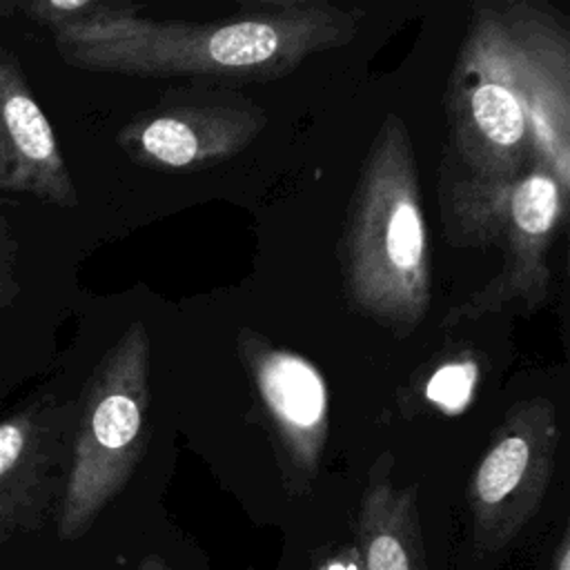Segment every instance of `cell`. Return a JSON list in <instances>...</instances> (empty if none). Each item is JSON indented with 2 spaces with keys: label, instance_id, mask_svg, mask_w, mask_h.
<instances>
[{
  "label": "cell",
  "instance_id": "obj_2",
  "mask_svg": "<svg viewBox=\"0 0 570 570\" xmlns=\"http://www.w3.org/2000/svg\"><path fill=\"white\" fill-rule=\"evenodd\" d=\"M448 142L439 169V207L456 247L497 243L517 180L534 167L525 98L517 82L497 2L470 9L445 85Z\"/></svg>",
  "mask_w": 570,
  "mask_h": 570
},
{
  "label": "cell",
  "instance_id": "obj_12",
  "mask_svg": "<svg viewBox=\"0 0 570 570\" xmlns=\"http://www.w3.org/2000/svg\"><path fill=\"white\" fill-rule=\"evenodd\" d=\"M416 485L394 483V454L381 452L365 479L356 514L363 570H428Z\"/></svg>",
  "mask_w": 570,
  "mask_h": 570
},
{
  "label": "cell",
  "instance_id": "obj_6",
  "mask_svg": "<svg viewBox=\"0 0 570 570\" xmlns=\"http://www.w3.org/2000/svg\"><path fill=\"white\" fill-rule=\"evenodd\" d=\"M559 439L557 407L550 399L528 396L508 407L468 485L476 550H505L539 512L554 472Z\"/></svg>",
  "mask_w": 570,
  "mask_h": 570
},
{
  "label": "cell",
  "instance_id": "obj_5",
  "mask_svg": "<svg viewBox=\"0 0 570 570\" xmlns=\"http://www.w3.org/2000/svg\"><path fill=\"white\" fill-rule=\"evenodd\" d=\"M267 122L265 107L247 94L196 82L165 89L120 127L116 142L140 167L189 174L232 160Z\"/></svg>",
  "mask_w": 570,
  "mask_h": 570
},
{
  "label": "cell",
  "instance_id": "obj_8",
  "mask_svg": "<svg viewBox=\"0 0 570 570\" xmlns=\"http://www.w3.org/2000/svg\"><path fill=\"white\" fill-rule=\"evenodd\" d=\"M497 13L525 98L534 165L570 194V22L532 0H497Z\"/></svg>",
  "mask_w": 570,
  "mask_h": 570
},
{
  "label": "cell",
  "instance_id": "obj_11",
  "mask_svg": "<svg viewBox=\"0 0 570 570\" xmlns=\"http://www.w3.org/2000/svg\"><path fill=\"white\" fill-rule=\"evenodd\" d=\"M0 189L76 207L78 191L53 129L20 67L0 51Z\"/></svg>",
  "mask_w": 570,
  "mask_h": 570
},
{
  "label": "cell",
  "instance_id": "obj_4",
  "mask_svg": "<svg viewBox=\"0 0 570 570\" xmlns=\"http://www.w3.org/2000/svg\"><path fill=\"white\" fill-rule=\"evenodd\" d=\"M149 332L134 321L85 383L71 461L56 512L58 537H82L125 490L149 443Z\"/></svg>",
  "mask_w": 570,
  "mask_h": 570
},
{
  "label": "cell",
  "instance_id": "obj_14",
  "mask_svg": "<svg viewBox=\"0 0 570 570\" xmlns=\"http://www.w3.org/2000/svg\"><path fill=\"white\" fill-rule=\"evenodd\" d=\"M13 243L7 232V225L0 218V303L9 298V292H13Z\"/></svg>",
  "mask_w": 570,
  "mask_h": 570
},
{
  "label": "cell",
  "instance_id": "obj_10",
  "mask_svg": "<svg viewBox=\"0 0 570 570\" xmlns=\"http://www.w3.org/2000/svg\"><path fill=\"white\" fill-rule=\"evenodd\" d=\"M76 401L40 396L0 421V532L38 530L60 505Z\"/></svg>",
  "mask_w": 570,
  "mask_h": 570
},
{
  "label": "cell",
  "instance_id": "obj_13",
  "mask_svg": "<svg viewBox=\"0 0 570 570\" xmlns=\"http://www.w3.org/2000/svg\"><path fill=\"white\" fill-rule=\"evenodd\" d=\"M479 383V358L476 354L461 352L450 354L445 361L434 365L421 385V396L428 405L459 414L468 407L474 387Z\"/></svg>",
  "mask_w": 570,
  "mask_h": 570
},
{
  "label": "cell",
  "instance_id": "obj_3",
  "mask_svg": "<svg viewBox=\"0 0 570 570\" xmlns=\"http://www.w3.org/2000/svg\"><path fill=\"white\" fill-rule=\"evenodd\" d=\"M347 305L407 338L428 316L432 272L419 169L405 120L387 111L370 140L338 240Z\"/></svg>",
  "mask_w": 570,
  "mask_h": 570
},
{
  "label": "cell",
  "instance_id": "obj_9",
  "mask_svg": "<svg viewBox=\"0 0 570 570\" xmlns=\"http://www.w3.org/2000/svg\"><path fill=\"white\" fill-rule=\"evenodd\" d=\"M566 205L568 194L559 187L557 178L541 165L530 167L510 194L505 223L497 238L503 245L501 269L483 287L456 303L445 314L441 327L479 321L505 307L539 309L548 301V252Z\"/></svg>",
  "mask_w": 570,
  "mask_h": 570
},
{
  "label": "cell",
  "instance_id": "obj_7",
  "mask_svg": "<svg viewBox=\"0 0 570 570\" xmlns=\"http://www.w3.org/2000/svg\"><path fill=\"white\" fill-rule=\"evenodd\" d=\"M236 354L267 419L283 483L303 494L321 470L327 443L325 379L309 358L274 345L252 327L238 330Z\"/></svg>",
  "mask_w": 570,
  "mask_h": 570
},
{
  "label": "cell",
  "instance_id": "obj_1",
  "mask_svg": "<svg viewBox=\"0 0 570 570\" xmlns=\"http://www.w3.org/2000/svg\"><path fill=\"white\" fill-rule=\"evenodd\" d=\"M24 13L53 33L58 53L87 71L134 78L274 80L345 47L361 11L325 0H256L209 22L140 16L134 2L38 0Z\"/></svg>",
  "mask_w": 570,
  "mask_h": 570
},
{
  "label": "cell",
  "instance_id": "obj_15",
  "mask_svg": "<svg viewBox=\"0 0 570 570\" xmlns=\"http://www.w3.org/2000/svg\"><path fill=\"white\" fill-rule=\"evenodd\" d=\"M552 570H570V534H568V530H563L561 541L557 546Z\"/></svg>",
  "mask_w": 570,
  "mask_h": 570
},
{
  "label": "cell",
  "instance_id": "obj_16",
  "mask_svg": "<svg viewBox=\"0 0 570 570\" xmlns=\"http://www.w3.org/2000/svg\"><path fill=\"white\" fill-rule=\"evenodd\" d=\"M136 570H171V568L167 566V561L160 554H147L145 559H140Z\"/></svg>",
  "mask_w": 570,
  "mask_h": 570
}]
</instances>
